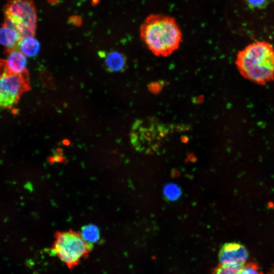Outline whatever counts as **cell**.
Here are the masks:
<instances>
[{"mask_svg": "<svg viewBox=\"0 0 274 274\" xmlns=\"http://www.w3.org/2000/svg\"><path fill=\"white\" fill-rule=\"evenodd\" d=\"M19 47L21 52L28 57L36 56L40 50V43L34 37L22 39Z\"/></svg>", "mask_w": 274, "mask_h": 274, "instance_id": "cell-11", "label": "cell"}, {"mask_svg": "<svg viewBox=\"0 0 274 274\" xmlns=\"http://www.w3.org/2000/svg\"><path fill=\"white\" fill-rule=\"evenodd\" d=\"M75 1H78V2H83V1H86V0H75Z\"/></svg>", "mask_w": 274, "mask_h": 274, "instance_id": "cell-19", "label": "cell"}, {"mask_svg": "<svg viewBox=\"0 0 274 274\" xmlns=\"http://www.w3.org/2000/svg\"><path fill=\"white\" fill-rule=\"evenodd\" d=\"M249 6L252 8H261L265 6L267 0H247Z\"/></svg>", "mask_w": 274, "mask_h": 274, "instance_id": "cell-17", "label": "cell"}, {"mask_svg": "<svg viewBox=\"0 0 274 274\" xmlns=\"http://www.w3.org/2000/svg\"><path fill=\"white\" fill-rule=\"evenodd\" d=\"M243 266H235L219 264L213 269L211 274H238L239 270Z\"/></svg>", "mask_w": 274, "mask_h": 274, "instance_id": "cell-13", "label": "cell"}, {"mask_svg": "<svg viewBox=\"0 0 274 274\" xmlns=\"http://www.w3.org/2000/svg\"><path fill=\"white\" fill-rule=\"evenodd\" d=\"M42 79L44 85L49 88H52L54 87V80L49 73L48 72H43Z\"/></svg>", "mask_w": 274, "mask_h": 274, "instance_id": "cell-16", "label": "cell"}, {"mask_svg": "<svg viewBox=\"0 0 274 274\" xmlns=\"http://www.w3.org/2000/svg\"><path fill=\"white\" fill-rule=\"evenodd\" d=\"M22 38L15 29L3 25L0 27V45L6 51L18 49Z\"/></svg>", "mask_w": 274, "mask_h": 274, "instance_id": "cell-10", "label": "cell"}, {"mask_svg": "<svg viewBox=\"0 0 274 274\" xmlns=\"http://www.w3.org/2000/svg\"><path fill=\"white\" fill-rule=\"evenodd\" d=\"M235 64L245 79L266 85L274 80V46L265 41L250 43L238 51Z\"/></svg>", "mask_w": 274, "mask_h": 274, "instance_id": "cell-1", "label": "cell"}, {"mask_svg": "<svg viewBox=\"0 0 274 274\" xmlns=\"http://www.w3.org/2000/svg\"><path fill=\"white\" fill-rule=\"evenodd\" d=\"M98 55L104 59V66L108 72H122L126 66V57L120 52L116 50L108 52L100 51Z\"/></svg>", "mask_w": 274, "mask_h": 274, "instance_id": "cell-8", "label": "cell"}, {"mask_svg": "<svg viewBox=\"0 0 274 274\" xmlns=\"http://www.w3.org/2000/svg\"><path fill=\"white\" fill-rule=\"evenodd\" d=\"M83 239L87 243L93 244L99 239L100 233L98 228L92 224L83 226L80 232Z\"/></svg>", "mask_w": 274, "mask_h": 274, "instance_id": "cell-12", "label": "cell"}, {"mask_svg": "<svg viewBox=\"0 0 274 274\" xmlns=\"http://www.w3.org/2000/svg\"><path fill=\"white\" fill-rule=\"evenodd\" d=\"M51 4H55L58 3L56 0H48Z\"/></svg>", "mask_w": 274, "mask_h": 274, "instance_id": "cell-18", "label": "cell"}, {"mask_svg": "<svg viewBox=\"0 0 274 274\" xmlns=\"http://www.w3.org/2000/svg\"><path fill=\"white\" fill-rule=\"evenodd\" d=\"M3 12V25L16 30L22 39L35 36L37 16L32 0H8Z\"/></svg>", "mask_w": 274, "mask_h": 274, "instance_id": "cell-3", "label": "cell"}, {"mask_svg": "<svg viewBox=\"0 0 274 274\" xmlns=\"http://www.w3.org/2000/svg\"><path fill=\"white\" fill-rule=\"evenodd\" d=\"M164 192L166 196L171 199H176L180 194L179 188L174 185L167 186L165 189Z\"/></svg>", "mask_w": 274, "mask_h": 274, "instance_id": "cell-15", "label": "cell"}, {"mask_svg": "<svg viewBox=\"0 0 274 274\" xmlns=\"http://www.w3.org/2000/svg\"><path fill=\"white\" fill-rule=\"evenodd\" d=\"M93 244L86 242L80 232L73 230L58 231L55 234L52 251L69 268H73L86 257Z\"/></svg>", "mask_w": 274, "mask_h": 274, "instance_id": "cell-4", "label": "cell"}, {"mask_svg": "<svg viewBox=\"0 0 274 274\" xmlns=\"http://www.w3.org/2000/svg\"><path fill=\"white\" fill-rule=\"evenodd\" d=\"M249 253L246 248L237 243H228L220 249L218 258L220 264L242 266L247 262Z\"/></svg>", "mask_w": 274, "mask_h": 274, "instance_id": "cell-7", "label": "cell"}, {"mask_svg": "<svg viewBox=\"0 0 274 274\" xmlns=\"http://www.w3.org/2000/svg\"><path fill=\"white\" fill-rule=\"evenodd\" d=\"M238 274H263L254 262L246 263L239 269Z\"/></svg>", "mask_w": 274, "mask_h": 274, "instance_id": "cell-14", "label": "cell"}, {"mask_svg": "<svg viewBox=\"0 0 274 274\" xmlns=\"http://www.w3.org/2000/svg\"><path fill=\"white\" fill-rule=\"evenodd\" d=\"M2 59H0V64H1V63L2 62Z\"/></svg>", "mask_w": 274, "mask_h": 274, "instance_id": "cell-20", "label": "cell"}, {"mask_svg": "<svg viewBox=\"0 0 274 274\" xmlns=\"http://www.w3.org/2000/svg\"><path fill=\"white\" fill-rule=\"evenodd\" d=\"M30 89L28 72L12 73L7 68L5 60L2 59L0 64V108H14L22 94Z\"/></svg>", "mask_w": 274, "mask_h": 274, "instance_id": "cell-5", "label": "cell"}, {"mask_svg": "<svg viewBox=\"0 0 274 274\" xmlns=\"http://www.w3.org/2000/svg\"><path fill=\"white\" fill-rule=\"evenodd\" d=\"M134 128L131 136L136 147L148 153L159 148L168 132L167 127L164 125L149 120L141 121Z\"/></svg>", "mask_w": 274, "mask_h": 274, "instance_id": "cell-6", "label": "cell"}, {"mask_svg": "<svg viewBox=\"0 0 274 274\" xmlns=\"http://www.w3.org/2000/svg\"><path fill=\"white\" fill-rule=\"evenodd\" d=\"M6 52L7 54V58L5 60L6 65L10 72L21 74L28 71L26 68V58L18 49Z\"/></svg>", "mask_w": 274, "mask_h": 274, "instance_id": "cell-9", "label": "cell"}, {"mask_svg": "<svg viewBox=\"0 0 274 274\" xmlns=\"http://www.w3.org/2000/svg\"><path fill=\"white\" fill-rule=\"evenodd\" d=\"M140 37L149 50L159 57L173 53L182 39L175 19L161 14H152L145 19L140 27Z\"/></svg>", "mask_w": 274, "mask_h": 274, "instance_id": "cell-2", "label": "cell"}]
</instances>
